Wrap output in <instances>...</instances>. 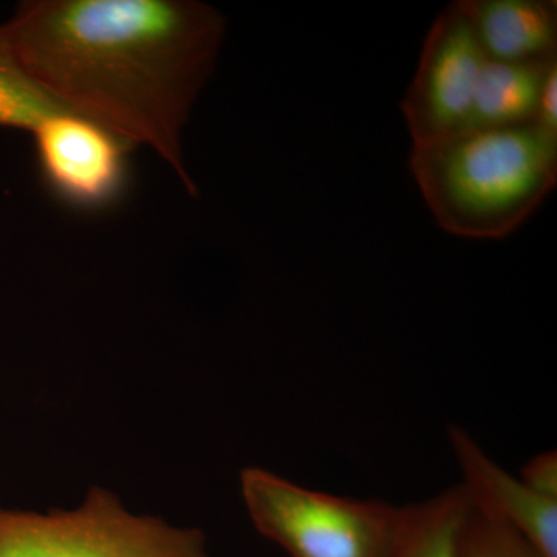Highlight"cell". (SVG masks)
<instances>
[{"label": "cell", "mask_w": 557, "mask_h": 557, "mask_svg": "<svg viewBox=\"0 0 557 557\" xmlns=\"http://www.w3.org/2000/svg\"><path fill=\"white\" fill-rule=\"evenodd\" d=\"M449 440L472 507L515 528L542 556L557 557V502L498 467L463 429L450 428Z\"/></svg>", "instance_id": "7"}, {"label": "cell", "mask_w": 557, "mask_h": 557, "mask_svg": "<svg viewBox=\"0 0 557 557\" xmlns=\"http://www.w3.org/2000/svg\"><path fill=\"white\" fill-rule=\"evenodd\" d=\"M486 58L461 9L450 3L432 24L401 110L413 145L471 129L472 106Z\"/></svg>", "instance_id": "5"}, {"label": "cell", "mask_w": 557, "mask_h": 557, "mask_svg": "<svg viewBox=\"0 0 557 557\" xmlns=\"http://www.w3.org/2000/svg\"><path fill=\"white\" fill-rule=\"evenodd\" d=\"M520 480L539 496L557 502V454L556 450L537 454L522 468Z\"/></svg>", "instance_id": "13"}, {"label": "cell", "mask_w": 557, "mask_h": 557, "mask_svg": "<svg viewBox=\"0 0 557 557\" xmlns=\"http://www.w3.org/2000/svg\"><path fill=\"white\" fill-rule=\"evenodd\" d=\"M64 110L25 78L0 44V126L33 132L51 115Z\"/></svg>", "instance_id": "11"}, {"label": "cell", "mask_w": 557, "mask_h": 557, "mask_svg": "<svg viewBox=\"0 0 557 557\" xmlns=\"http://www.w3.org/2000/svg\"><path fill=\"white\" fill-rule=\"evenodd\" d=\"M410 172L443 230L458 237H508L557 183V135L536 123L471 129L413 145Z\"/></svg>", "instance_id": "2"}, {"label": "cell", "mask_w": 557, "mask_h": 557, "mask_svg": "<svg viewBox=\"0 0 557 557\" xmlns=\"http://www.w3.org/2000/svg\"><path fill=\"white\" fill-rule=\"evenodd\" d=\"M468 509V494L461 485L408 505L391 557H457L458 531Z\"/></svg>", "instance_id": "10"}, {"label": "cell", "mask_w": 557, "mask_h": 557, "mask_svg": "<svg viewBox=\"0 0 557 557\" xmlns=\"http://www.w3.org/2000/svg\"><path fill=\"white\" fill-rule=\"evenodd\" d=\"M536 124L548 134L557 135V61L549 65L545 76Z\"/></svg>", "instance_id": "14"}, {"label": "cell", "mask_w": 557, "mask_h": 557, "mask_svg": "<svg viewBox=\"0 0 557 557\" xmlns=\"http://www.w3.org/2000/svg\"><path fill=\"white\" fill-rule=\"evenodd\" d=\"M225 32L220 11L196 0H27L0 44L58 108L153 150L196 196L183 132Z\"/></svg>", "instance_id": "1"}, {"label": "cell", "mask_w": 557, "mask_h": 557, "mask_svg": "<svg viewBox=\"0 0 557 557\" xmlns=\"http://www.w3.org/2000/svg\"><path fill=\"white\" fill-rule=\"evenodd\" d=\"M249 519L289 557H391L405 507L309 490L260 468L240 474Z\"/></svg>", "instance_id": "3"}, {"label": "cell", "mask_w": 557, "mask_h": 557, "mask_svg": "<svg viewBox=\"0 0 557 557\" xmlns=\"http://www.w3.org/2000/svg\"><path fill=\"white\" fill-rule=\"evenodd\" d=\"M0 557H211L197 528L132 515L119 496L90 487L72 511L0 508Z\"/></svg>", "instance_id": "4"}, {"label": "cell", "mask_w": 557, "mask_h": 557, "mask_svg": "<svg viewBox=\"0 0 557 557\" xmlns=\"http://www.w3.org/2000/svg\"><path fill=\"white\" fill-rule=\"evenodd\" d=\"M487 61L557 60L555 0H460Z\"/></svg>", "instance_id": "8"}, {"label": "cell", "mask_w": 557, "mask_h": 557, "mask_svg": "<svg viewBox=\"0 0 557 557\" xmlns=\"http://www.w3.org/2000/svg\"><path fill=\"white\" fill-rule=\"evenodd\" d=\"M556 61L512 64L486 60L472 106L471 129H502L536 123L545 76Z\"/></svg>", "instance_id": "9"}, {"label": "cell", "mask_w": 557, "mask_h": 557, "mask_svg": "<svg viewBox=\"0 0 557 557\" xmlns=\"http://www.w3.org/2000/svg\"><path fill=\"white\" fill-rule=\"evenodd\" d=\"M40 174L70 207H112L127 186L129 146L100 124L67 110L51 113L32 132Z\"/></svg>", "instance_id": "6"}, {"label": "cell", "mask_w": 557, "mask_h": 557, "mask_svg": "<svg viewBox=\"0 0 557 557\" xmlns=\"http://www.w3.org/2000/svg\"><path fill=\"white\" fill-rule=\"evenodd\" d=\"M457 557H544L515 528L472 507L461 522Z\"/></svg>", "instance_id": "12"}]
</instances>
